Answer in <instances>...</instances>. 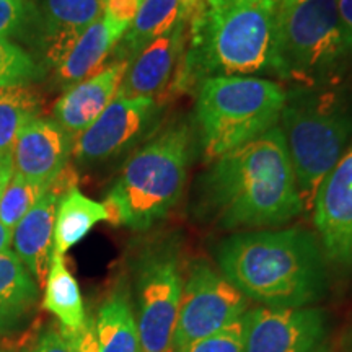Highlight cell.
I'll return each mask as SVG.
<instances>
[{
    "label": "cell",
    "mask_w": 352,
    "mask_h": 352,
    "mask_svg": "<svg viewBox=\"0 0 352 352\" xmlns=\"http://www.w3.org/2000/svg\"><path fill=\"white\" fill-rule=\"evenodd\" d=\"M192 208L197 217L226 230L283 226L302 214L280 127L210 162L196 182Z\"/></svg>",
    "instance_id": "obj_1"
},
{
    "label": "cell",
    "mask_w": 352,
    "mask_h": 352,
    "mask_svg": "<svg viewBox=\"0 0 352 352\" xmlns=\"http://www.w3.org/2000/svg\"><path fill=\"white\" fill-rule=\"evenodd\" d=\"M215 258L220 272L264 307H308L327 290L320 240L302 227L235 233L220 241Z\"/></svg>",
    "instance_id": "obj_2"
},
{
    "label": "cell",
    "mask_w": 352,
    "mask_h": 352,
    "mask_svg": "<svg viewBox=\"0 0 352 352\" xmlns=\"http://www.w3.org/2000/svg\"><path fill=\"white\" fill-rule=\"evenodd\" d=\"M279 0H197L176 90H196L210 77L267 72Z\"/></svg>",
    "instance_id": "obj_3"
},
{
    "label": "cell",
    "mask_w": 352,
    "mask_h": 352,
    "mask_svg": "<svg viewBox=\"0 0 352 352\" xmlns=\"http://www.w3.org/2000/svg\"><path fill=\"white\" fill-rule=\"evenodd\" d=\"M196 145L195 127L184 120L153 134L109 188L103 202L108 222L145 232L164 220L183 197Z\"/></svg>",
    "instance_id": "obj_4"
},
{
    "label": "cell",
    "mask_w": 352,
    "mask_h": 352,
    "mask_svg": "<svg viewBox=\"0 0 352 352\" xmlns=\"http://www.w3.org/2000/svg\"><path fill=\"white\" fill-rule=\"evenodd\" d=\"M351 54L338 0H279L270 72L292 88L333 87Z\"/></svg>",
    "instance_id": "obj_5"
},
{
    "label": "cell",
    "mask_w": 352,
    "mask_h": 352,
    "mask_svg": "<svg viewBox=\"0 0 352 352\" xmlns=\"http://www.w3.org/2000/svg\"><path fill=\"white\" fill-rule=\"evenodd\" d=\"M279 121L307 210L314 206L324 176L347 151L352 139V104L333 87H294L285 96Z\"/></svg>",
    "instance_id": "obj_6"
},
{
    "label": "cell",
    "mask_w": 352,
    "mask_h": 352,
    "mask_svg": "<svg viewBox=\"0 0 352 352\" xmlns=\"http://www.w3.org/2000/svg\"><path fill=\"white\" fill-rule=\"evenodd\" d=\"M196 90V140L209 164L274 127L287 96L259 77H210Z\"/></svg>",
    "instance_id": "obj_7"
},
{
    "label": "cell",
    "mask_w": 352,
    "mask_h": 352,
    "mask_svg": "<svg viewBox=\"0 0 352 352\" xmlns=\"http://www.w3.org/2000/svg\"><path fill=\"white\" fill-rule=\"evenodd\" d=\"M183 277L175 245L164 243L142 254L138 266V328L142 352H171Z\"/></svg>",
    "instance_id": "obj_8"
},
{
    "label": "cell",
    "mask_w": 352,
    "mask_h": 352,
    "mask_svg": "<svg viewBox=\"0 0 352 352\" xmlns=\"http://www.w3.org/2000/svg\"><path fill=\"white\" fill-rule=\"evenodd\" d=\"M246 297L208 263H195L183 284L171 352L202 340L246 314Z\"/></svg>",
    "instance_id": "obj_9"
},
{
    "label": "cell",
    "mask_w": 352,
    "mask_h": 352,
    "mask_svg": "<svg viewBox=\"0 0 352 352\" xmlns=\"http://www.w3.org/2000/svg\"><path fill=\"white\" fill-rule=\"evenodd\" d=\"M160 116L158 98L116 96L98 120L74 142L72 153L77 164H103L129 152L157 131Z\"/></svg>",
    "instance_id": "obj_10"
},
{
    "label": "cell",
    "mask_w": 352,
    "mask_h": 352,
    "mask_svg": "<svg viewBox=\"0 0 352 352\" xmlns=\"http://www.w3.org/2000/svg\"><path fill=\"white\" fill-rule=\"evenodd\" d=\"M328 323L315 307L246 311L245 352H327Z\"/></svg>",
    "instance_id": "obj_11"
},
{
    "label": "cell",
    "mask_w": 352,
    "mask_h": 352,
    "mask_svg": "<svg viewBox=\"0 0 352 352\" xmlns=\"http://www.w3.org/2000/svg\"><path fill=\"white\" fill-rule=\"evenodd\" d=\"M32 54L50 72L78 41L83 32L103 16L104 0H32Z\"/></svg>",
    "instance_id": "obj_12"
},
{
    "label": "cell",
    "mask_w": 352,
    "mask_h": 352,
    "mask_svg": "<svg viewBox=\"0 0 352 352\" xmlns=\"http://www.w3.org/2000/svg\"><path fill=\"white\" fill-rule=\"evenodd\" d=\"M311 208L324 258L352 267V144L324 176Z\"/></svg>",
    "instance_id": "obj_13"
},
{
    "label": "cell",
    "mask_w": 352,
    "mask_h": 352,
    "mask_svg": "<svg viewBox=\"0 0 352 352\" xmlns=\"http://www.w3.org/2000/svg\"><path fill=\"white\" fill-rule=\"evenodd\" d=\"M72 148L74 139L52 118H34L21 129L13 145V173L51 186L69 165Z\"/></svg>",
    "instance_id": "obj_14"
},
{
    "label": "cell",
    "mask_w": 352,
    "mask_h": 352,
    "mask_svg": "<svg viewBox=\"0 0 352 352\" xmlns=\"http://www.w3.org/2000/svg\"><path fill=\"white\" fill-rule=\"evenodd\" d=\"M129 63L113 60L77 85L67 88L56 101L52 120L76 139L101 116V113L116 98Z\"/></svg>",
    "instance_id": "obj_15"
},
{
    "label": "cell",
    "mask_w": 352,
    "mask_h": 352,
    "mask_svg": "<svg viewBox=\"0 0 352 352\" xmlns=\"http://www.w3.org/2000/svg\"><path fill=\"white\" fill-rule=\"evenodd\" d=\"M186 21L189 19L182 16L170 32L152 41L131 60L116 96L157 98V95L168 85L171 74L183 57Z\"/></svg>",
    "instance_id": "obj_16"
},
{
    "label": "cell",
    "mask_w": 352,
    "mask_h": 352,
    "mask_svg": "<svg viewBox=\"0 0 352 352\" xmlns=\"http://www.w3.org/2000/svg\"><path fill=\"white\" fill-rule=\"evenodd\" d=\"M60 197L63 196L59 192L50 188V191L13 228V253L23 263L39 287L46 284L54 253L56 212Z\"/></svg>",
    "instance_id": "obj_17"
},
{
    "label": "cell",
    "mask_w": 352,
    "mask_h": 352,
    "mask_svg": "<svg viewBox=\"0 0 352 352\" xmlns=\"http://www.w3.org/2000/svg\"><path fill=\"white\" fill-rule=\"evenodd\" d=\"M124 33L121 28L109 23L104 16L96 20L83 32L59 67L54 70V85L65 91L103 69L104 60Z\"/></svg>",
    "instance_id": "obj_18"
},
{
    "label": "cell",
    "mask_w": 352,
    "mask_h": 352,
    "mask_svg": "<svg viewBox=\"0 0 352 352\" xmlns=\"http://www.w3.org/2000/svg\"><path fill=\"white\" fill-rule=\"evenodd\" d=\"M39 287L19 256L0 253V333L20 327L38 302Z\"/></svg>",
    "instance_id": "obj_19"
},
{
    "label": "cell",
    "mask_w": 352,
    "mask_h": 352,
    "mask_svg": "<svg viewBox=\"0 0 352 352\" xmlns=\"http://www.w3.org/2000/svg\"><path fill=\"white\" fill-rule=\"evenodd\" d=\"M182 16H186L182 0H142L134 21L114 47V60L131 63L152 41L170 32Z\"/></svg>",
    "instance_id": "obj_20"
},
{
    "label": "cell",
    "mask_w": 352,
    "mask_h": 352,
    "mask_svg": "<svg viewBox=\"0 0 352 352\" xmlns=\"http://www.w3.org/2000/svg\"><path fill=\"white\" fill-rule=\"evenodd\" d=\"M96 352H142L138 320L129 296L120 289L111 294L94 321Z\"/></svg>",
    "instance_id": "obj_21"
},
{
    "label": "cell",
    "mask_w": 352,
    "mask_h": 352,
    "mask_svg": "<svg viewBox=\"0 0 352 352\" xmlns=\"http://www.w3.org/2000/svg\"><path fill=\"white\" fill-rule=\"evenodd\" d=\"M108 210L103 202L87 197L78 188H70L60 197L56 212L54 253H67L72 246L85 239L96 223L108 220Z\"/></svg>",
    "instance_id": "obj_22"
},
{
    "label": "cell",
    "mask_w": 352,
    "mask_h": 352,
    "mask_svg": "<svg viewBox=\"0 0 352 352\" xmlns=\"http://www.w3.org/2000/svg\"><path fill=\"white\" fill-rule=\"evenodd\" d=\"M46 294L43 307L59 320L65 333H78L87 327L88 320L83 307L80 287L72 272L67 270L64 256L52 253L50 272L46 279Z\"/></svg>",
    "instance_id": "obj_23"
},
{
    "label": "cell",
    "mask_w": 352,
    "mask_h": 352,
    "mask_svg": "<svg viewBox=\"0 0 352 352\" xmlns=\"http://www.w3.org/2000/svg\"><path fill=\"white\" fill-rule=\"evenodd\" d=\"M39 96L30 85L0 88V157L12 155L23 127L38 116Z\"/></svg>",
    "instance_id": "obj_24"
},
{
    "label": "cell",
    "mask_w": 352,
    "mask_h": 352,
    "mask_svg": "<svg viewBox=\"0 0 352 352\" xmlns=\"http://www.w3.org/2000/svg\"><path fill=\"white\" fill-rule=\"evenodd\" d=\"M46 74L32 52L10 39H0V88L30 85Z\"/></svg>",
    "instance_id": "obj_25"
},
{
    "label": "cell",
    "mask_w": 352,
    "mask_h": 352,
    "mask_svg": "<svg viewBox=\"0 0 352 352\" xmlns=\"http://www.w3.org/2000/svg\"><path fill=\"white\" fill-rule=\"evenodd\" d=\"M51 186L30 182L20 175H12L10 183L0 196V222L13 230Z\"/></svg>",
    "instance_id": "obj_26"
},
{
    "label": "cell",
    "mask_w": 352,
    "mask_h": 352,
    "mask_svg": "<svg viewBox=\"0 0 352 352\" xmlns=\"http://www.w3.org/2000/svg\"><path fill=\"white\" fill-rule=\"evenodd\" d=\"M246 314L202 340L192 341L175 352H245Z\"/></svg>",
    "instance_id": "obj_27"
},
{
    "label": "cell",
    "mask_w": 352,
    "mask_h": 352,
    "mask_svg": "<svg viewBox=\"0 0 352 352\" xmlns=\"http://www.w3.org/2000/svg\"><path fill=\"white\" fill-rule=\"evenodd\" d=\"M33 28L32 0H0V39L30 44Z\"/></svg>",
    "instance_id": "obj_28"
},
{
    "label": "cell",
    "mask_w": 352,
    "mask_h": 352,
    "mask_svg": "<svg viewBox=\"0 0 352 352\" xmlns=\"http://www.w3.org/2000/svg\"><path fill=\"white\" fill-rule=\"evenodd\" d=\"M142 0H104L103 16L109 23L127 32L135 15H138Z\"/></svg>",
    "instance_id": "obj_29"
},
{
    "label": "cell",
    "mask_w": 352,
    "mask_h": 352,
    "mask_svg": "<svg viewBox=\"0 0 352 352\" xmlns=\"http://www.w3.org/2000/svg\"><path fill=\"white\" fill-rule=\"evenodd\" d=\"M26 352H74L60 328H47L38 338L36 344Z\"/></svg>",
    "instance_id": "obj_30"
},
{
    "label": "cell",
    "mask_w": 352,
    "mask_h": 352,
    "mask_svg": "<svg viewBox=\"0 0 352 352\" xmlns=\"http://www.w3.org/2000/svg\"><path fill=\"white\" fill-rule=\"evenodd\" d=\"M338 12H340V19L344 28L347 43H349L352 50V0H338Z\"/></svg>",
    "instance_id": "obj_31"
},
{
    "label": "cell",
    "mask_w": 352,
    "mask_h": 352,
    "mask_svg": "<svg viewBox=\"0 0 352 352\" xmlns=\"http://www.w3.org/2000/svg\"><path fill=\"white\" fill-rule=\"evenodd\" d=\"M13 175V165H12V155L0 157V196L6 191L7 184L10 183Z\"/></svg>",
    "instance_id": "obj_32"
},
{
    "label": "cell",
    "mask_w": 352,
    "mask_h": 352,
    "mask_svg": "<svg viewBox=\"0 0 352 352\" xmlns=\"http://www.w3.org/2000/svg\"><path fill=\"white\" fill-rule=\"evenodd\" d=\"M12 235H13V230L7 228L2 222H0V253H6L10 250Z\"/></svg>",
    "instance_id": "obj_33"
},
{
    "label": "cell",
    "mask_w": 352,
    "mask_h": 352,
    "mask_svg": "<svg viewBox=\"0 0 352 352\" xmlns=\"http://www.w3.org/2000/svg\"><path fill=\"white\" fill-rule=\"evenodd\" d=\"M196 3H197V0H182V10L184 15L188 16V19H191Z\"/></svg>",
    "instance_id": "obj_34"
},
{
    "label": "cell",
    "mask_w": 352,
    "mask_h": 352,
    "mask_svg": "<svg viewBox=\"0 0 352 352\" xmlns=\"http://www.w3.org/2000/svg\"><path fill=\"white\" fill-rule=\"evenodd\" d=\"M0 352H6V351H3V349H2V347H0Z\"/></svg>",
    "instance_id": "obj_35"
}]
</instances>
